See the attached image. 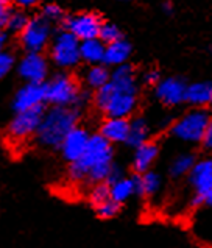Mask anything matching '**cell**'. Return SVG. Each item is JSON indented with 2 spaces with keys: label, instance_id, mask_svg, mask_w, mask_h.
Instances as JSON below:
<instances>
[{
  "label": "cell",
  "instance_id": "6da1fadb",
  "mask_svg": "<svg viewBox=\"0 0 212 248\" xmlns=\"http://www.w3.org/2000/svg\"><path fill=\"white\" fill-rule=\"evenodd\" d=\"M114 145L94 133L81 159L67 167V175L74 183H88L91 186L106 183L114 167Z\"/></svg>",
  "mask_w": 212,
  "mask_h": 248
},
{
  "label": "cell",
  "instance_id": "7a4b0ae2",
  "mask_svg": "<svg viewBox=\"0 0 212 248\" xmlns=\"http://www.w3.org/2000/svg\"><path fill=\"white\" fill-rule=\"evenodd\" d=\"M80 116L81 112L76 108L50 106L45 109L44 119L36 134V140L42 147L60 150L67 134L80 125Z\"/></svg>",
  "mask_w": 212,
  "mask_h": 248
},
{
  "label": "cell",
  "instance_id": "3957f363",
  "mask_svg": "<svg viewBox=\"0 0 212 248\" xmlns=\"http://www.w3.org/2000/svg\"><path fill=\"white\" fill-rule=\"evenodd\" d=\"M45 89V105L61 106V108H76L81 109L88 100L92 102V95L81 88L80 81L70 72H60L50 77L44 83Z\"/></svg>",
  "mask_w": 212,
  "mask_h": 248
},
{
  "label": "cell",
  "instance_id": "277c9868",
  "mask_svg": "<svg viewBox=\"0 0 212 248\" xmlns=\"http://www.w3.org/2000/svg\"><path fill=\"white\" fill-rule=\"evenodd\" d=\"M92 105L95 109L111 119H131L139 105V95L123 94L111 83L100 88L92 94Z\"/></svg>",
  "mask_w": 212,
  "mask_h": 248
},
{
  "label": "cell",
  "instance_id": "5b68a950",
  "mask_svg": "<svg viewBox=\"0 0 212 248\" xmlns=\"http://www.w3.org/2000/svg\"><path fill=\"white\" fill-rule=\"evenodd\" d=\"M211 120L212 112L208 108H192L175 120L168 133L181 142L203 144Z\"/></svg>",
  "mask_w": 212,
  "mask_h": 248
},
{
  "label": "cell",
  "instance_id": "8992f818",
  "mask_svg": "<svg viewBox=\"0 0 212 248\" xmlns=\"http://www.w3.org/2000/svg\"><path fill=\"white\" fill-rule=\"evenodd\" d=\"M80 46L81 42L72 33L61 28L58 33H55V36L50 42V48H48L50 61L58 69L64 70V72L76 67L81 62Z\"/></svg>",
  "mask_w": 212,
  "mask_h": 248
},
{
  "label": "cell",
  "instance_id": "52a82bcc",
  "mask_svg": "<svg viewBox=\"0 0 212 248\" xmlns=\"http://www.w3.org/2000/svg\"><path fill=\"white\" fill-rule=\"evenodd\" d=\"M53 36V24L48 22L41 14H36V16H31L30 24L17 36V41L25 53H44Z\"/></svg>",
  "mask_w": 212,
  "mask_h": 248
},
{
  "label": "cell",
  "instance_id": "ba28073f",
  "mask_svg": "<svg viewBox=\"0 0 212 248\" xmlns=\"http://www.w3.org/2000/svg\"><path fill=\"white\" fill-rule=\"evenodd\" d=\"M105 24L103 17L95 11H80L75 14H67L64 22H62V30L72 33L80 42L98 39L100 28Z\"/></svg>",
  "mask_w": 212,
  "mask_h": 248
},
{
  "label": "cell",
  "instance_id": "9c48e42d",
  "mask_svg": "<svg viewBox=\"0 0 212 248\" xmlns=\"http://www.w3.org/2000/svg\"><path fill=\"white\" fill-rule=\"evenodd\" d=\"M45 106H38V108L28 111L14 112V117L8 124V128H6V134L13 140H20V142L33 136L36 138L41 122L45 114Z\"/></svg>",
  "mask_w": 212,
  "mask_h": 248
},
{
  "label": "cell",
  "instance_id": "30bf717a",
  "mask_svg": "<svg viewBox=\"0 0 212 248\" xmlns=\"http://www.w3.org/2000/svg\"><path fill=\"white\" fill-rule=\"evenodd\" d=\"M187 181L194 190L190 206L201 208L203 197L212 189V156L197 159L190 173L187 175Z\"/></svg>",
  "mask_w": 212,
  "mask_h": 248
},
{
  "label": "cell",
  "instance_id": "8fae6325",
  "mask_svg": "<svg viewBox=\"0 0 212 248\" xmlns=\"http://www.w3.org/2000/svg\"><path fill=\"white\" fill-rule=\"evenodd\" d=\"M16 70L25 83L44 84L48 80V60L44 53H24Z\"/></svg>",
  "mask_w": 212,
  "mask_h": 248
},
{
  "label": "cell",
  "instance_id": "7c38bea8",
  "mask_svg": "<svg viewBox=\"0 0 212 248\" xmlns=\"http://www.w3.org/2000/svg\"><path fill=\"white\" fill-rule=\"evenodd\" d=\"M187 83L181 77H166L153 89L156 100L164 106H178L186 103Z\"/></svg>",
  "mask_w": 212,
  "mask_h": 248
},
{
  "label": "cell",
  "instance_id": "4fadbf2b",
  "mask_svg": "<svg viewBox=\"0 0 212 248\" xmlns=\"http://www.w3.org/2000/svg\"><path fill=\"white\" fill-rule=\"evenodd\" d=\"M91 136H92V134L84 128V126H81V125L75 126V128L66 136V139L62 140V144L60 147L61 156L64 158L69 164L81 159V156L88 148Z\"/></svg>",
  "mask_w": 212,
  "mask_h": 248
},
{
  "label": "cell",
  "instance_id": "5bb4252c",
  "mask_svg": "<svg viewBox=\"0 0 212 248\" xmlns=\"http://www.w3.org/2000/svg\"><path fill=\"white\" fill-rule=\"evenodd\" d=\"M38 106H45V89L44 84H31L25 83L20 86L13 98V109L14 112L28 111Z\"/></svg>",
  "mask_w": 212,
  "mask_h": 248
},
{
  "label": "cell",
  "instance_id": "9a60e30c",
  "mask_svg": "<svg viewBox=\"0 0 212 248\" xmlns=\"http://www.w3.org/2000/svg\"><path fill=\"white\" fill-rule=\"evenodd\" d=\"M159 152H161L159 144L153 139L139 145L137 148H134L133 161H131L133 175H144L153 170L154 162L159 158Z\"/></svg>",
  "mask_w": 212,
  "mask_h": 248
},
{
  "label": "cell",
  "instance_id": "2e32d148",
  "mask_svg": "<svg viewBox=\"0 0 212 248\" xmlns=\"http://www.w3.org/2000/svg\"><path fill=\"white\" fill-rule=\"evenodd\" d=\"M112 86L123 94L139 95L140 83L137 78V70L133 64L126 62L123 66H119L111 70V81Z\"/></svg>",
  "mask_w": 212,
  "mask_h": 248
},
{
  "label": "cell",
  "instance_id": "e0dca14e",
  "mask_svg": "<svg viewBox=\"0 0 212 248\" xmlns=\"http://www.w3.org/2000/svg\"><path fill=\"white\" fill-rule=\"evenodd\" d=\"M130 133V119H111L105 117L98 128V134L109 144H126Z\"/></svg>",
  "mask_w": 212,
  "mask_h": 248
},
{
  "label": "cell",
  "instance_id": "ac0fdd59",
  "mask_svg": "<svg viewBox=\"0 0 212 248\" xmlns=\"http://www.w3.org/2000/svg\"><path fill=\"white\" fill-rule=\"evenodd\" d=\"M131 52H133V47L126 39H122L119 42H114V44L106 46L103 64L106 67H112V69L123 66L130 61Z\"/></svg>",
  "mask_w": 212,
  "mask_h": 248
},
{
  "label": "cell",
  "instance_id": "d6986e66",
  "mask_svg": "<svg viewBox=\"0 0 212 248\" xmlns=\"http://www.w3.org/2000/svg\"><path fill=\"white\" fill-rule=\"evenodd\" d=\"M186 103L194 108H206L212 105V81H197L187 84Z\"/></svg>",
  "mask_w": 212,
  "mask_h": 248
},
{
  "label": "cell",
  "instance_id": "ffe728a7",
  "mask_svg": "<svg viewBox=\"0 0 212 248\" xmlns=\"http://www.w3.org/2000/svg\"><path fill=\"white\" fill-rule=\"evenodd\" d=\"M111 186V198L119 204L126 203L134 195H137V180L136 175H125L116 183L109 184Z\"/></svg>",
  "mask_w": 212,
  "mask_h": 248
},
{
  "label": "cell",
  "instance_id": "44dd1931",
  "mask_svg": "<svg viewBox=\"0 0 212 248\" xmlns=\"http://www.w3.org/2000/svg\"><path fill=\"white\" fill-rule=\"evenodd\" d=\"M151 139V130L148 125L147 119L142 116H134L130 119V133H128V140L126 145L131 147L133 150L137 148Z\"/></svg>",
  "mask_w": 212,
  "mask_h": 248
},
{
  "label": "cell",
  "instance_id": "7402d4cb",
  "mask_svg": "<svg viewBox=\"0 0 212 248\" xmlns=\"http://www.w3.org/2000/svg\"><path fill=\"white\" fill-rule=\"evenodd\" d=\"M105 50L106 46L100 39H91V41H83L80 46V56L81 61L86 62L89 66H97L103 64L105 60Z\"/></svg>",
  "mask_w": 212,
  "mask_h": 248
},
{
  "label": "cell",
  "instance_id": "603a6c76",
  "mask_svg": "<svg viewBox=\"0 0 212 248\" xmlns=\"http://www.w3.org/2000/svg\"><path fill=\"white\" fill-rule=\"evenodd\" d=\"M195 162H197V156L190 152L176 155L172 159L170 166H168V175H170V178L173 180L184 178V176L190 173V170H192Z\"/></svg>",
  "mask_w": 212,
  "mask_h": 248
},
{
  "label": "cell",
  "instance_id": "cb8c5ba5",
  "mask_svg": "<svg viewBox=\"0 0 212 248\" xmlns=\"http://www.w3.org/2000/svg\"><path fill=\"white\" fill-rule=\"evenodd\" d=\"M109 81H111V70L105 64L89 66V69L86 70V75H84V83L94 92L106 86Z\"/></svg>",
  "mask_w": 212,
  "mask_h": 248
},
{
  "label": "cell",
  "instance_id": "d4e9b609",
  "mask_svg": "<svg viewBox=\"0 0 212 248\" xmlns=\"http://www.w3.org/2000/svg\"><path fill=\"white\" fill-rule=\"evenodd\" d=\"M137 180V195L139 197H153L159 192L162 186V178L158 172L150 170L144 175H136Z\"/></svg>",
  "mask_w": 212,
  "mask_h": 248
},
{
  "label": "cell",
  "instance_id": "484cf974",
  "mask_svg": "<svg viewBox=\"0 0 212 248\" xmlns=\"http://www.w3.org/2000/svg\"><path fill=\"white\" fill-rule=\"evenodd\" d=\"M30 20H31V16L28 14V11L19 10V8H16V6L13 5V10H11L10 17H8V22H6V27H5V31L17 34V36H19V34L27 28V25L30 24Z\"/></svg>",
  "mask_w": 212,
  "mask_h": 248
},
{
  "label": "cell",
  "instance_id": "4316f807",
  "mask_svg": "<svg viewBox=\"0 0 212 248\" xmlns=\"http://www.w3.org/2000/svg\"><path fill=\"white\" fill-rule=\"evenodd\" d=\"M88 200L94 209L102 206V204L111 200V186L108 183H98V184H94V186H91L88 192Z\"/></svg>",
  "mask_w": 212,
  "mask_h": 248
},
{
  "label": "cell",
  "instance_id": "83f0119b",
  "mask_svg": "<svg viewBox=\"0 0 212 248\" xmlns=\"http://www.w3.org/2000/svg\"><path fill=\"white\" fill-rule=\"evenodd\" d=\"M98 39H100L105 46L114 44V42H119L125 39L122 28L119 25L112 24V22H105L100 28V34H98Z\"/></svg>",
  "mask_w": 212,
  "mask_h": 248
},
{
  "label": "cell",
  "instance_id": "f1b7e54d",
  "mask_svg": "<svg viewBox=\"0 0 212 248\" xmlns=\"http://www.w3.org/2000/svg\"><path fill=\"white\" fill-rule=\"evenodd\" d=\"M39 14L44 19H47L50 24H60L62 25V22H64V19L67 14L64 13V8H62L61 5L58 3H45V5H42V8L39 11Z\"/></svg>",
  "mask_w": 212,
  "mask_h": 248
},
{
  "label": "cell",
  "instance_id": "f546056e",
  "mask_svg": "<svg viewBox=\"0 0 212 248\" xmlns=\"http://www.w3.org/2000/svg\"><path fill=\"white\" fill-rule=\"evenodd\" d=\"M94 211L98 217L103 218V220H109V218H114L122 212V204H119L117 202H114L111 198L109 202H106L105 204H102V206L95 208Z\"/></svg>",
  "mask_w": 212,
  "mask_h": 248
},
{
  "label": "cell",
  "instance_id": "4dcf8cb0",
  "mask_svg": "<svg viewBox=\"0 0 212 248\" xmlns=\"http://www.w3.org/2000/svg\"><path fill=\"white\" fill-rule=\"evenodd\" d=\"M16 66H17L16 55L13 52L5 50L3 53H0V80H3Z\"/></svg>",
  "mask_w": 212,
  "mask_h": 248
},
{
  "label": "cell",
  "instance_id": "1f68e13d",
  "mask_svg": "<svg viewBox=\"0 0 212 248\" xmlns=\"http://www.w3.org/2000/svg\"><path fill=\"white\" fill-rule=\"evenodd\" d=\"M161 80H162V75L158 69H148L142 75V83L145 84V86H150L153 89L161 83Z\"/></svg>",
  "mask_w": 212,
  "mask_h": 248
},
{
  "label": "cell",
  "instance_id": "d6a6232c",
  "mask_svg": "<svg viewBox=\"0 0 212 248\" xmlns=\"http://www.w3.org/2000/svg\"><path fill=\"white\" fill-rule=\"evenodd\" d=\"M11 10H13V3L11 2H6V0H0V30H5Z\"/></svg>",
  "mask_w": 212,
  "mask_h": 248
},
{
  "label": "cell",
  "instance_id": "836d02e7",
  "mask_svg": "<svg viewBox=\"0 0 212 248\" xmlns=\"http://www.w3.org/2000/svg\"><path fill=\"white\" fill-rule=\"evenodd\" d=\"M13 5L19 10L28 11V10H31L33 6H38L39 2H36V0H17V2H13Z\"/></svg>",
  "mask_w": 212,
  "mask_h": 248
},
{
  "label": "cell",
  "instance_id": "e575fe53",
  "mask_svg": "<svg viewBox=\"0 0 212 248\" xmlns=\"http://www.w3.org/2000/svg\"><path fill=\"white\" fill-rule=\"evenodd\" d=\"M203 148L204 150H208V152H211L212 153V120H211V124H209V126H208V131H206V136H204V139H203Z\"/></svg>",
  "mask_w": 212,
  "mask_h": 248
},
{
  "label": "cell",
  "instance_id": "d590c367",
  "mask_svg": "<svg viewBox=\"0 0 212 248\" xmlns=\"http://www.w3.org/2000/svg\"><path fill=\"white\" fill-rule=\"evenodd\" d=\"M6 44H8V33L5 30H0V53L6 50Z\"/></svg>",
  "mask_w": 212,
  "mask_h": 248
},
{
  "label": "cell",
  "instance_id": "8d00e7d4",
  "mask_svg": "<svg viewBox=\"0 0 212 248\" xmlns=\"http://www.w3.org/2000/svg\"><path fill=\"white\" fill-rule=\"evenodd\" d=\"M208 208V209H212V189L209 190V192L203 197V204H201V208Z\"/></svg>",
  "mask_w": 212,
  "mask_h": 248
},
{
  "label": "cell",
  "instance_id": "74e56055",
  "mask_svg": "<svg viewBox=\"0 0 212 248\" xmlns=\"http://www.w3.org/2000/svg\"><path fill=\"white\" fill-rule=\"evenodd\" d=\"M161 10H162V13H166V14H173L175 13V5L172 2H164L161 5Z\"/></svg>",
  "mask_w": 212,
  "mask_h": 248
}]
</instances>
